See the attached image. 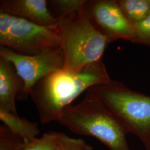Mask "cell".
Returning <instances> with one entry per match:
<instances>
[{"instance_id": "16", "label": "cell", "mask_w": 150, "mask_h": 150, "mask_svg": "<svg viewBox=\"0 0 150 150\" xmlns=\"http://www.w3.org/2000/svg\"><path fill=\"white\" fill-rule=\"evenodd\" d=\"M136 43H140L150 48V16L134 25Z\"/></svg>"}, {"instance_id": "14", "label": "cell", "mask_w": 150, "mask_h": 150, "mask_svg": "<svg viewBox=\"0 0 150 150\" xmlns=\"http://www.w3.org/2000/svg\"><path fill=\"white\" fill-rule=\"evenodd\" d=\"M25 144L21 137L12 133L5 125L0 126V150H19Z\"/></svg>"}, {"instance_id": "10", "label": "cell", "mask_w": 150, "mask_h": 150, "mask_svg": "<svg viewBox=\"0 0 150 150\" xmlns=\"http://www.w3.org/2000/svg\"><path fill=\"white\" fill-rule=\"evenodd\" d=\"M0 120L12 133L21 137L28 143L40 134L38 124L25 118H21L18 114L0 109Z\"/></svg>"}, {"instance_id": "11", "label": "cell", "mask_w": 150, "mask_h": 150, "mask_svg": "<svg viewBox=\"0 0 150 150\" xmlns=\"http://www.w3.org/2000/svg\"><path fill=\"white\" fill-rule=\"evenodd\" d=\"M127 20L134 26L150 16V0H117Z\"/></svg>"}, {"instance_id": "2", "label": "cell", "mask_w": 150, "mask_h": 150, "mask_svg": "<svg viewBox=\"0 0 150 150\" xmlns=\"http://www.w3.org/2000/svg\"><path fill=\"white\" fill-rule=\"evenodd\" d=\"M57 122L75 134L96 137L110 150H130L122 125L90 89L80 103L66 107Z\"/></svg>"}, {"instance_id": "1", "label": "cell", "mask_w": 150, "mask_h": 150, "mask_svg": "<svg viewBox=\"0 0 150 150\" xmlns=\"http://www.w3.org/2000/svg\"><path fill=\"white\" fill-rule=\"evenodd\" d=\"M111 80L101 60L77 72L54 71L38 81L30 96L42 123L58 121L64 108L84 91L93 86L110 83Z\"/></svg>"}, {"instance_id": "5", "label": "cell", "mask_w": 150, "mask_h": 150, "mask_svg": "<svg viewBox=\"0 0 150 150\" xmlns=\"http://www.w3.org/2000/svg\"><path fill=\"white\" fill-rule=\"evenodd\" d=\"M0 44L18 54L35 55L61 47L57 23L43 26L0 12Z\"/></svg>"}, {"instance_id": "9", "label": "cell", "mask_w": 150, "mask_h": 150, "mask_svg": "<svg viewBox=\"0 0 150 150\" xmlns=\"http://www.w3.org/2000/svg\"><path fill=\"white\" fill-rule=\"evenodd\" d=\"M24 83L10 61L0 57V109L18 114L16 99Z\"/></svg>"}, {"instance_id": "3", "label": "cell", "mask_w": 150, "mask_h": 150, "mask_svg": "<svg viewBox=\"0 0 150 150\" xmlns=\"http://www.w3.org/2000/svg\"><path fill=\"white\" fill-rule=\"evenodd\" d=\"M57 18L61 47L64 56L62 70L77 72L102 59L110 42L92 21L85 9Z\"/></svg>"}, {"instance_id": "6", "label": "cell", "mask_w": 150, "mask_h": 150, "mask_svg": "<svg viewBox=\"0 0 150 150\" xmlns=\"http://www.w3.org/2000/svg\"><path fill=\"white\" fill-rule=\"evenodd\" d=\"M0 57L12 64L23 81L24 88L17 97L18 101H26L38 81L52 72L62 70L64 64V54L61 47L38 54L25 55L1 46Z\"/></svg>"}, {"instance_id": "7", "label": "cell", "mask_w": 150, "mask_h": 150, "mask_svg": "<svg viewBox=\"0 0 150 150\" xmlns=\"http://www.w3.org/2000/svg\"><path fill=\"white\" fill-rule=\"evenodd\" d=\"M84 9L110 43L118 40L136 43L134 26L124 15L117 0H87Z\"/></svg>"}, {"instance_id": "15", "label": "cell", "mask_w": 150, "mask_h": 150, "mask_svg": "<svg viewBox=\"0 0 150 150\" xmlns=\"http://www.w3.org/2000/svg\"><path fill=\"white\" fill-rule=\"evenodd\" d=\"M56 146L58 150H93L84 139L72 138L62 132L56 133Z\"/></svg>"}, {"instance_id": "13", "label": "cell", "mask_w": 150, "mask_h": 150, "mask_svg": "<svg viewBox=\"0 0 150 150\" xmlns=\"http://www.w3.org/2000/svg\"><path fill=\"white\" fill-rule=\"evenodd\" d=\"M87 1V0H52L49 2L56 11V18H58L84 9Z\"/></svg>"}, {"instance_id": "12", "label": "cell", "mask_w": 150, "mask_h": 150, "mask_svg": "<svg viewBox=\"0 0 150 150\" xmlns=\"http://www.w3.org/2000/svg\"><path fill=\"white\" fill-rule=\"evenodd\" d=\"M56 133L49 131L40 138H35L26 143L19 150H58L56 146Z\"/></svg>"}, {"instance_id": "4", "label": "cell", "mask_w": 150, "mask_h": 150, "mask_svg": "<svg viewBox=\"0 0 150 150\" xmlns=\"http://www.w3.org/2000/svg\"><path fill=\"white\" fill-rule=\"evenodd\" d=\"M90 89L118 119L127 133L137 136L145 150H150V96L115 81Z\"/></svg>"}, {"instance_id": "8", "label": "cell", "mask_w": 150, "mask_h": 150, "mask_svg": "<svg viewBox=\"0 0 150 150\" xmlns=\"http://www.w3.org/2000/svg\"><path fill=\"white\" fill-rule=\"evenodd\" d=\"M46 0H1L0 12L43 26L52 25L57 18L52 15Z\"/></svg>"}]
</instances>
